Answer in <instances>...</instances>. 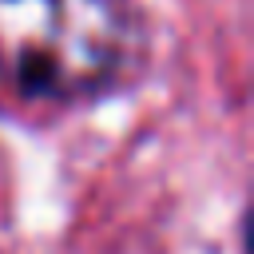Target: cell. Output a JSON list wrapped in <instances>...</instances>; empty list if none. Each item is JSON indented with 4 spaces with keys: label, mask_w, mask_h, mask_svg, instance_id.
I'll return each mask as SVG.
<instances>
[{
    "label": "cell",
    "mask_w": 254,
    "mask_h": 254,
    "mask_svg": "<svg viewBox=\"0 0 254 254\" xmlns=\"http://www.w3.org/2000/svg\"><path fill=\"white\" fill-rule=\"evenodd\" d=\"M131 56L123 0H0V79L36 103L111 87Z\"/></svg>",
    "instance_id": "cell-1"
}]
</instances>
